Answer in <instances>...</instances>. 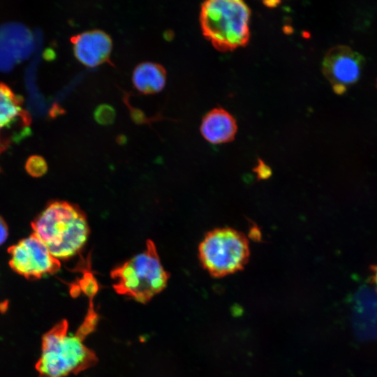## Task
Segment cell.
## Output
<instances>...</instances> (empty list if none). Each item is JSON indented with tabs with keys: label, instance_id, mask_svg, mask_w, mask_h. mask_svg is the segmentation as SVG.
Wrapping results in <instances>:
<instances>
[{
	"label": "cell",
	"instance_id": "15",
	"mask_svg": "<svg viewBox=\"0 0 377 377\" xmlns=\"http://www.w3.org/2000/svg\"><path fill=\"white\" fill-rule=\"evenodd\" d=\"M8 235V227L4 220L0 216V245L7 239Z\"/></svg>",
	"mask_w": 377,
	"mask_h": 377
},
{
	"label": "cell",
	"instance_id": "2",
	"mask_svg": "<svg viewBox=\"0 0 377 377\" xmlns=\"http://www.w3.org/2000/svg\"><path fill=\"white\" fill-rule=\"evenodd\" d=\"M250 17L251 9L241 0H209L200 7L202 33L221 52L232 51L248 43Z\"/></svg>",
	"mask_w": 377,
	"mask_h": 377
},
{
	"label": "cell",
	"instance_id": "10",
	"mask_svg": "<svg viewBox=\"0 0 377 377\" xmlns=\"http://www.w3.org/2000/svg\"><path fill=\"white\" fill-rule=\"evenodd\" d=\"M76 59L87 67H96L110 61L112 42L110 36L99 29H93L71 38Z\"/></svg>",
	"mask_w": 377,
	"mask_h": 377
},
{
	"label": "cell",
	"instance_id": "17",
	"mask_svg": "<svg viewBox=\"0 0 377 377\" xmlns=\"http://www.w3.org/2000/svg\"><path fill=\"white\" fill-rule=\"evenodd\" d=\"M264 3L267 6H270V3H272L271 6H275L276 3H279V1H267V2H264Z\"/></svg>",
	"mask_w": 377,
	"mask_h": 377
},
{
	"label": "cell",
	"instance_id": "11",
	"mask_svg": "<svg viewBox=\"0 0 377 377\" xmlns=\"http://www.w3.org/2000/svg\"><path fill=\"white\" fill-rule=\"evenodd\" d=\"M237 131L235 119L222 108L211 110L201 121V134L207 141L212 144H222L233 140Z\"/></svg>",
	"mask_w": 377,
	"mask_h": 377
},
{
	"label": "cell",
	"instance_id": "1",
	"mask_svg": "<svg viewBox=\"0 0 377 377\" xmlns=\"http://www.w3.org/2000/svg\"><path fill=\"white\" fill-rule=\"evenodd\" d=\"M34 233L57 259L75 256L86 243L89 227L85 214L65 201L50 202L31 223Z\"/></svg>",
	"mask_w": 377,
	"mask_h": 377
},
{
	"label": "cell",
	"instance_id": "3",
	"mask_svg": "<svg viewBox=\"0 0 377 377\" xmlns=\"http://www.w3.org/2000/svg\"><path fill=\"white\" fill-rule=\"evenodd\" d=\"M68 322L62 320L46 332L36 368L39 377H66L94 366L97 357L77 334H68Z\"/></svg>",
	"mask_w": 377,
	"mask_h": 377
},
{
	"label": "cell",
	"instance_id": "12",
	"mask_svg": "<svg viewBox=\"0 0 377 377\" xmlns=\"http://www.w3.org/2000/svg\"><path fill=\"white\" fill-rule=\"evenodd\" d=\"M132 81L135 88L144 94L161 91L166 82V71L154 62H142L134 69Z\"/></svg>",
	"mask_w": 377,
	"mask_h": 377
},
{
	"label": "cell",
	"instance_id": "7",
	"mask_svg": "<svg viewBox=\"0 0 377 377\" xmlns=\"http://www.w3.org/2000/svg\"><path fill=\"white\" fill-rule=\"evenodd\" d=\"M30 123L21 97L0 83V154L30 133Z\"/></svg>",
	"mask_w": 377,
	"mask_h": 377
},
{
	"label": "cell",
	"instance_id": "13",
	"mask_svg": "<svg viewBox=\"0 0 377 377\" xmlns=\"http://www.w3.org/2000/svg\"><path fill=\"white\" fill-rule=\"evenodd\" d=\"M25 169L30 175L38 177L46 172L47 165L42 156L34 155L27 159Z\"/></svg>",
	"mask_w": 377,
	"mask_h": 377
},
{
	"label": "cell",
	"instance_id": "16",
	"mask_svg": "<svg viewBox=\"0 0 377 377\" xmlns=\"http://www.w3.org/2000/svg\"><path fill=\"white\" fill-rule=\"evenodd\" d=\"M373 279L374 281V283L377 286V265L375 266L373 269Z\"/></svg>",
	"mask_w": 377,
	"mask_h": 377
},
{
	"label": "cell",
	"instance_id": "8",
	"mask_svg": "<svg viewBox=\"0 0 377 377\" xmlns=\"http://www.w3.org/2000/svg\"><path fill=\"white\" fill-rule=\"evenodd\" d=\"M362 58L350 47L338 45L325 55L322 68L335 93L342 94L348 86L357 81L361 73Z\"/></svg>",
	"mask_w": 377,
	"mask_h": 377
},
{
	"label": "cell",
	"instance_id": "5",
	"mask_svg": "<svg viewBox=\"0 0 377 377\" xmlns=\"http://www.w3.org/2000/svg\"><path fill=\"white\" fill-rule=\"evenodd\" d=\"M202 267L213 277L221 278L244 268L250 257L247 237L240 231L219 228L208 232L198 247Z\"/></svg>",
	"mask_w": 377,
	"mask_h": 377
},
{
	"label": "cell",
	"instance_id": "14",
	"mask_svg": "<svg viewBox=\"0 0 377 377\" xmlns=\"http://www.w3.org/2000/svg\"><path fill=\"white\" fill-rule=\"evenodd\" d=\"M115 118L114 108L106 104H103L96 108L94 111V119L101 125L111 124Z\"/></svg>",
	"mask_w": 377,
	"mask_h": 377
},
{
	"label": "cell",
	"instance_id": "6",
	"mask_svg": "<svg viewBox=\"0 0 377 377\" xmlns=\"http://www.w3.org/2000/svg\"><path fill=\"white\" fill-rule=\"evenodd\" d=\"M9 264L17 274L27 279H40L59 271L60 262L34 234L11 246Z\"/></svg>",
	"mask_w": 377,
	"mask_h": 377
},
{
	"label": "cell",
	"instance_id": "4",
	"mask_svg": "<svg viewBox=\"0 0 377 377\" xmlns=\"http://www.w3.org/2000/svg\"><path fill=\"white\" fill-rule=\"evenodd\" d=\"M113 288L119 295L145 304L167 286L169 274L163 268L155 244L148 239L146 248L110 273Z\"/></svg>",
	"mask_w": 377,
	"mask_h": 377
},
{
	"label": "cell",
	"instance_id": "9",
	"mask_svg": "<svg viewBox=\"0 0 377 377\" xmlns=\"http://www.w3.org/2000/svg\"><path fill=\"white\" fill-rule=\"evenodd\" d=\"M36 47L32 32L23 24H0V71L9 72L27 59Z\"/></svg>",
	"mask_w": 377,
	"mask_h": 377
}]
</instances>
